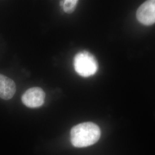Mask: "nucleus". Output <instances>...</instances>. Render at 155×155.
Masks as SVG:
<instances>
[{"label":"nucleus","instance_id":"obj_2","mask_svg":"<svg viewBox=\"0 0 155 155\" xmlns=\"http://www.w3.org/2000/svg\"><path fill=\"white\" fill-rule=\"evenodd\" d=\"M75 71L83 77L94 75L98 69V64L95 58L87 51H82L75 55L74 59Z\"/></svg>","mask_w":155,"mask_h":155},{"label":"nucleus","instance_id":"obj_3","mask_svg":"<svg viewBox=\"0 0 155 155\" xmlns=\"http://www.w3.org/2000/svg\"><path fill=\"white\" fill-rule=\"evenodd\" d=\"M45 94L43 90L34 87L27 90L22 95L21 101L24 105L31 108L39 107L45 102Z\"/></svg>","mask_w":155,"mask_h":155},{"label":"nucleus","instance_id":"obj_6","mask_svg":"<svg viewBox=\"0 0 155 155\" xmlns=\"http://www.w3.org/2000/svg\"><path fill=\"white\" fill-rule=\"evenodd\" d=\"M78 1L77 0H66L64 1L63 4V9L67 13H71L75 11L77 5Z\"/></svg>","mask_w":155,"mask_h":155},{"label":"nucleus","instance_id":"obj_1","mask_svg":"<svg viewBox=\"0 0 155 155\" xmlns=\"http://www.w3.org/2000/svg\"><path fill=\"white\" fill-rule=\"evenodd\" d=\"M100 127L93 122H83L71 130V141L77 148L87 147L96 143L101 137Z\"/></svg>","mask_w":155,"mask_h":155},{"label":"nucleus","instance_id":"obj_4","mask_svg":"<svg viewBox=\"0 0 155 155\" xmlns=\"http://www.w3.org/2000/svg\"><path fill=\"white\" fill-rule=\"evenodd\" d=\"M136 16L139 22L145 25L155 23V0L144 2L137 11Z\"/></svg>","mask_w":155,"mask_h":155},{"label":"nucleus","instance_id":"obj_5","mask_svg":"<svg viewBox=\"0 0 155 155\" xmlns=\"http://www.w3.org/2000/svg\"><path fill=\"white\" fill-rule=\"evenodd\" d=\"M16 91V86L13 80L0 74V98L3 100L11 99Z\"/></svg>","mask_w":155,"mask_h":155}]
</instances>
